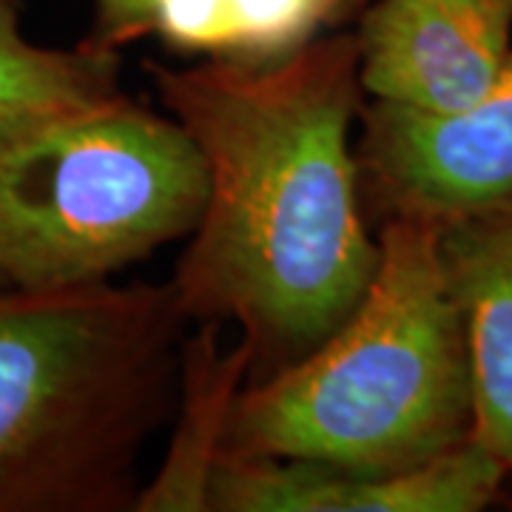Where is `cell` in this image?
Wrapping results in <instances>:
<instances>
[{"label":"cell","instance_id":"7","mask_svg":"<svg viewBox=\"0 0 512 512\" xmlns=\"http://www.w3.org/2000/svg\"><path fill=\"white\" fill-rule=\"evenodd\" d=\"M512 473L473 436L399 473H356L288 458H222L217 512H481Z\"/></svg>","mask_w":512,"mask_h":512},{"label":"cell","instance_id":"14","mask_svg":"<svg viewBox=\"0 0 512 512\" xmlns=\"http://www.w3.org/2000/svg\"><path fill=\"white\" fill-rule=\"evenodd\" d=\"M365 3L367 0H328V26H336L342 20L359 15Z\"/></svg>","mask_w":512,"mask_h":512},{"label":"cell","instance_id":"8","mask_svg":"<svg viewBox=\"0 0 512 512\" xmlns=\"http://www.w3.org/2000/svg\"><path fill=\"white\" fill-rule=\"evenodd\" d=\"M473 379V439L512 473V200L439 222Z\"/></svg>","mask_w":512,"mask_h":512},{"label":"cell","instance_id":"3","mask_svg":"<svg viewBox=\"0 0 512 512\" xmlns=\"http://www.w3.org/2000/svg\"><path fill=\"white\" fill-rule=\"evenodd\" d=\"M379 265L356 311L299 362L234 399L222 458H288L399 473L473 436L467 339L439 225L376 228Z\"/></svg>","mask_w":512,"mask_h":512},{"label":"cell","instance_id":"12","mask_svg":"<svg viewBox=\"0 0 512 512\" xmlns=\"http://www.w3.org/2000/svg\"><path fill=\"white\" fill-rule=\"evenodd\" d=\"M146 35H157L183 55L234 57L228 0H148Z\"/></svg>","mask_w":512,"mask_h":512},{"label":"cell","instance_id":"15","mask_svg":"<svg viewBox=\"0 0 512 512\" xmlns=\"http://www.w3.org/2000/svg\"><path fill=\"white\" fill-rule=\"evenodd\" d=\"M0 288H12V285L6 282V276H3V274H0Z\"/></svg>","mask_w":512,"mask_h":512},{"label":"cell","instance_id":"5","mask_svg":"<svg viewBox=\"0 0 512 512\" xmlns=\"http://www.w3.org/2000/svg\"><path fill=\"white\" fill-rule=\"evenodd\" d=\"M356 165L362 205L393 217L447 222L512 200V57L473 106L430 117L367 100Z\"/></svg>","mask_w":512,"mask_h":512},{"label":"cell","instance_id":"6","mask_svg":"<svg viewBox=\"0 0 512 512\" xmlns=\"http://www.w3.org/2000/svg\"><path fill=\"white\" fill-rule=\"evenodd\" d=\"M359 83L370 100L444 117L473 106L512 57V0H367Z\"/></svg>","mask_w":512,"mask_h":512},{"label":"cell","instance_id":"9","mask_svg":"<svg viewBox=\"0 0 512 512\" xmlns=\"http://www.w3.org/2000/svg\"><path fill=\"white\" fill-rule=\"evenodd\" d=\"M217 322H200L183 345L177 427L165 450L163 467L140 487L137 512H208L211 481L222 461L225 427L239 390L251 376V350L222 348Z\"/></svg>","mask_w":512,"mask_h":512},{"label":"cell","instance_id":"11","mask_svg":"<svg viewBox=\"0 0 512 512\" xmlns=\"http://www.w3.org/2000/svg\"><path fill=\"white\" fill-rule=\"evenodd\" d=\"M234 26L231 60H279L308 46L328 26V0H228Z\"/></svg>","mask_w":512,"mask_h":512},{"label":"cell","instance_id":"10","mask_svg":"<svg viewBox=\"0 0 512 512\" xmlns=\"http://www.w3.org/2000/svg\"><path fill=\"white\" fill-rule=\"evenodd\" d=\"M120 89L117 49L37 46L20 29V0H0V126L86 109Z\"/></svg>","mask_w":512,"mask_h":512},{"label":"cell","instance_id":"13","mask_svg":"<svg viewBox=\"0 0 512 512\" xmlns=\"http://www.w3.org/2000/svg\"><path fill=\"white\" fill-rule=\"evenodd\" d=\"M148 0H94L92 43L120 49L137 37H146Z\"/></svg>","mask_w":512,"mask_h":512},{"label":"cell","instance_id":"4","mask_svg":"<svg viewBox=\"0 0 512 512\" xmlns=\"http://www.w3.org/2000/svg\"><path fill=\"white\" fill-rule=\"evenodd\" d=\"M205 165L171 114L126 94L0 126V274L52 291L109 282L191 237Z\"/></svg>","mask_w":512,"mask_h":512},{"label":"cell","instance_id":"1","mask_svg":"<svg viewBox=\"0 0 512 512\" xmlns=\"http://www.w3.org/2000/svg\"><path fill=\"white\" fill-rule=\"evenodd\" d=\"M205 165V205L168 279L188 322L234 325L259 382L319 348L379 265L356 143L359 46L313 37L279 60L146 63Z\"/></svg>","mask_w":512,"mask_h":512},{"label":"cell","instance_id":"2","mask_svg":"<svg viewBox=\"0 0 512 512\" xmlns=\"http://www.w3.org/2000/svg\"><path fill=\"white\" fill-rule=\"evenodd\" d=\"M185 325L168 282L0 288V512L134 510Z\"/></svg>","mask_w":512,"mask_h":512}]
</instances>
